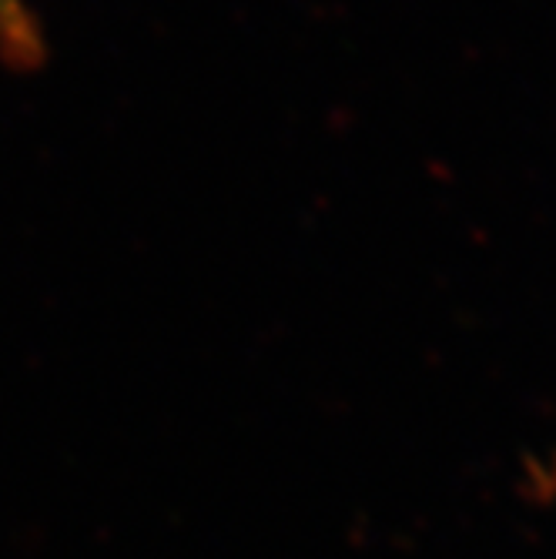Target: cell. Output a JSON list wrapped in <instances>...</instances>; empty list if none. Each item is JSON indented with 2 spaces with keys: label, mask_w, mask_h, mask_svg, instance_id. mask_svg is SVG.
<instances>
[{
  "label": "cell",
  "mask_w": 556,
  "mask_h": 559,
  "mask_svg": "<svg viewBox=\"0 0 556 559\" xmlns=\"http://www.w3.org/2000/svg\"><path fill=\"white\" fill-rule=\"evenodd\" d=\"M11 21V0H0V24Z\"/></svg>",
  "instance_id": "1"
}]
</instances>
